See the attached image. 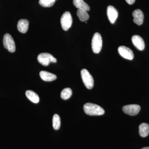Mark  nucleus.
Instances as JSON below:
<instances>
[{
	"label": "nucleus",
	"instance_id": "obj_6",
	"mask_svg": "<svg viewBox=\"0 0 149 149\" xmlns=\"http://www.w3.org/2000/svg\"><path fill=\"white\" fill-rule=\"evenodd\" d=\"M3 44L5 49L11 53L14 52L16 49L15 43L13 38L9 34L7 33L3 38Z\"/></svg>",
	"mask_w": 149,
	"mask_h": 149
},
{
	"label": "nucleus",
	"instance_id": "obj_11",
	"mask_svg": "<svg viewBox=\"0 0 149 149\" xmlns=\"http://www.w3.org/2000/svg\"><path fill=\"white\" fill-rule=\"evenodd\" d=\"M133 18V22L138 25L143 24L144 20V14L142 10L140 9H136L132 13Z\"/></svg>",
	"mask_w": 149,
	"mask_h": 149
},
{
	"label": "nucleus",
	"instance_id": "obj_8",
	"mask_svg": "<svg viewBox=\"0 0 149 149\" xmlns=\"http://www.w3.org/2000/svg\"><path fill=\"white\" fill-rule=\"evenodd\" d=\"M118 52L119 54L124 58L132 60L134 58V54L133 51L130 48L125 46H120L118 48Z\"/></svg>",
	"mask_w": 149,
	"mask_h": 149
},
{
	"label": "nucleus",
	"instance_id": "obj_21",
	"mask_svg": "<svg viewBox=\"0 0 149 149\" xmlns=\"http://www.w3.org/2000/svg\"><path fill=\"white\" fill-rule=\"evenodd\" d=\"M135 1H136V0H125L126 2L128 3V4L129 5L133 4L134 2H135Z\"/></svg>",
	"mask_w": 149,
	"mask_h": 149
},
{
	"label": "nucleus",
	"instance_id": "obj_23",
	"mask_svg": "<svg viewBox=\"0 0 149 149\" xmlns=\"http://www.w3.org/2000/svg\"><path fill=\"white\" fill-rule=\"evenodd\" d=\"M55 1H57V0H55Z\"/></svg>",
	"mask_w": 149,
	"mask_h": 149
},
{
	"label": "nucleus",
	"instance_id": "obj_9",
	"mask_svg": "<svg viewBox=\"0 0 149 149\" xmlns=\"http://www.w3.org/2000/svg\"><path fill=\"white\" fill-rule=\"evenodd\" d=\"M107 15L111 23L113 24L118 17V13L115 8L109 6L107 8Z\"/></svg>",
	"mask_w": 149,
	"mask_h": 149
},
{
	"label": "nucleus",
	"instance_id": "obj_1",
	"mask_svg": "<svg viewBox=\"0 0 149 149\" xmlns=\"http://www.w3.org/2000/svg\"><path fill=\"white\" fill-rule=\"evenodd\" d=\"M83 109L86 114L91 116H100L103 115L105 111L103 109L98 105L87 103L83 106Z\"/></svg>",
	"mask_w": 149,
	"mask_h": 149
},
{
	"label": "nucleus",
	"instance_id": "obj_7",
	"mask_svg": "<svg viewBox=\"0 0 149 149\" xmlns=\"http://www.w3.org/2000/svg\"><path fill=\"white\" fill-rule=\"evenodd\" d=\"M141 107L139 105L130 104L123 107L122 110L125 114L133 116L138 114L141 110Z\"/></svg>",
	"mask_w": 149,
	"mask_h": 149
},
{
	"label": "nucleus",
	"instance_id": "obj_17",
	"mask_svg": "<svg viewBox=\"0 0 149 149\" xmlns=\"http://www.w3.org/2000/svg\"><path fill=\"white\" fill-rule=\"evenodd\" d=\"M77 15L80 21L85 22L89 19V14L87 13V11L84 10L78 9L77 10Z\"/></svg>",
	"mask_w": 149,
	"mask_h": 149
},
{
	"label": "nucleus",
	"instance_id": "obj_3",
	"mask_svg": "<svg viewBox=\"0 0 149 149\" xmlns=\"http://www.w3.org/2000/svg\"><path fill=\"white\" fill-rule=\"evenodd\" d=\"M37 60L40 64L44 66H48L50 63H56L57 61L56 59L48 53L40 54L37 57Z\"/></svg>",
	"mask_w": 149,
	"mask_h": 149
},
{
	"label": "nucleus",
	"instance_id": "obj_12",
	"mask_svg": "<svg viewBox=\"0 0 149 149\" xmlns=\"http://www.w3.org/2000/svg\"><path fill=\"white\" fill-rule=\"evenodd\" d=\"M29 21L27 19H21L18 21L17 28L18 31L22 33L27 32L29 27Z\"/></svg>",
	"mask_w": 149,
	"mask_h": 149
},
{
	"label": "nucleus",
	"instance_id": "obj_10",
	"mask_svg": "<svg viewBox=\"0 0 149 149\" xmlns=\"http://www.w3.org/2000/svg\"><path fill=\"white\" fill-rule=\"evenodd\" d=\"M132 42L133 45L139 50H143L145 48V42L141 36L137 35H134L132 37Z\"/></svg>",
	"mask_w": 149,
	"mask_h": 149
},
{
	"label": "nucleus",
	"instance_id": "obj_5",
	"mask_svg": "<svg viewBox=\"0 0 149 149\" xmlns=\"http://www.w3.org/2000/svg\"><path fill=\"white\" fill-rule=\"evenodd\" d=\"M72 23V19L71 14L69 12H65L61 18L62 28L64 31H67L71 27Z\"/></svg>",
	"mask_w": 149,
	"mask_h": 149
},
{
	"label": "nucleus",
	"instance_id": "obj_2",
	"mask_svg": "<svg viewBox=\"0 0 149 149\" xmlns=\"http://www.w3.org/2000/svg\"><path fill=\"white\" fill-rule=\"evenodd\" d=\"M102 47V39L101 35L96 32L93 35L92 41V48L94 53L98 54L101 50Z\"/></svg>",
	"mask_w": 149,
	"mask_h": 149
},
{
	"label": "nucleus",
	"instance_id": "obj_16",
	"mask_svg": "<svg viewBox=\"0 0 149 149\" xmlns=\"http://www.w3.org/2000/svg\"><path fill=\"white\" fill-rule=\"evenodd\" d=\"M73 3L75 7L79 9L84 10L87 11L90 10V6L83 0H73Z\"/></svg>",
	"mask_w": 149,
	"mask_h": 149
},
{
	"label": "nucleus",
	"instance_id": "obj_13",
	"mask_svg": "<svg viewBox=\"0 0 149 149\" xmlns=\"http://www.w3.org/2000/svg\"><path fill=\"white\" fill-rule=\"evenodd\" d=\"M40 75L42 80L47 82L54 81L57 78L55 74L46 71H41L40 72Z\"/></svg>",
	"mask_w": 149,
	"mask_h": 149
},
{
	"label": "nucleus",
	"instance_id": "obj_15",
	"mask_svg": "<svg viewBox=\"0 0 149 149\" xmlns=\"http://www.w3.org/2000/svg\"><path fill=\"white\" fill-rule=\"evenodd\" d=\"M25 95L27 98L34 103H38L40 101L39 96L34 91L28 90L26 91Z\"/></svg>",
	"mask_w": 149,
	"mask_h": 149
},
{
	"label": "nucleus",
	"instance_id": "obj_22",
	"mask_svg": "<svg viewBox=\"0 0 149 149\" xmlns=\"http://www.w3.org/2000/svg\"><path fill=\"white\" fill-rule=\"evenodd\" d=\"M141 149H149V147H145Z\"/></svg>",
	"mask_w": 149,
	"mask_h": 149
},
{
	"label": "nucleus",
	"instance_id": "obj_19",
	"mask_svg": "<svg viewBox=\"0 0 149 149\" xmlns=\"http://www.w3.org/2000/svg\"><path fill=\"white\" fill-rule=\"evenodd\" d=\"M72 91L70 88H66L63 89L61 93V97L64 100H68L72 95Z\"/></svg>",
	"mask_w": 149,
	"mask_h": 149
},
{
	"label": "nucleus",
	"instance_id": "obj_20",
	"mask_svg": "<svg viewBox=\"0 0 149 149\" xmlns=\"http://www.w3.org/2000/svg\"><path fill=\"white\" fill-rule=\"evenodd\" d=\"M55 0H40L39 4L44 7H51L52 6L55 2Z\"/></svg>",
	"mask_w": 149,
	"mask_h": 149
},
{
	"label": "nucleus",
	"instance_id": "obj_14",
	"mask_svg": "<svg viewBox=\"0 0 149 149\" xmlns=\"http://www.w3.org/2000/svg\"><path fill=\"white\" fill-rule=\"evenodd\" d=\"M139 133L140 136L145 138L149 134V125L146 123H142L139 126Z\"/></svg>",
	"mask_w": 149,
	"mask_h": 149
},
{
	"label": "nucleus",
	"instance_id": "obj_4",
	"mask_svg": "<svg viewBox=\"0 0 149 149\" xmlns=\"http://www.w3.org/2000/svg\"><path fill=\"white\" fill-rule=\"evenodd\" d=\"M82 80L85 87L88 89H91L94 86V79L93 76L87 70L82 69L81 71Z\"/></svg>",
	"mask_w": 149,
	"mask_h": 149
},
{
	"label": "nucleus",
	"instance_id": "obj_18",
	"mask_svg": "<svg viewBox=\"0 0 149 149\" xmlns=\"http://www.w3.org/2000/svg\"><path fill=\"white\" fill-rule=\"evenodd\" d=\"M53 127L56 130H58L60 128L61 119L58 115H54L52 120Z\"/></svg>",
	"mask_w": 149,
	"mask_h": 149
}]
</instances>
